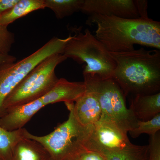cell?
Returning a JSON list of instances; mask_svg holds the SVG:
<instances>
[{"instance_id":"6da1fadb","label":"cell","mask_w":160,"mask_h":160,"mask_svg":"<svg viewBox=\"0 0 160 160\" xmlns=\"http://www.w3.org/2000/svg\"><path fill=\"white\" fill-rule=\"evenodd\" d=\"M86 23L96 25L95 37L109 52L133 51L135 44L160 49V22L149 18L129 19L94 14Z\"/></svg>"},{"instance_id":"7a4b0ae2","label":"cell","mask_w":160,"mask_h":160,"mask_svg":"<svg viewBox=\"0 0 160 160\" xmlns=\"http://www.w3.org/2000/svg\"><path fill=\"white\" fill-rule=\"evenodd\" d=\"M109 53L116 63L112 78L125 96L151 95L160 90V51L143 47Z\"/></svg>"},{"instance_id":"3957f363","label":"cell","mask_w":160,"mask_h":160,"mask_svg":"<svg viewBox=\"0 0 160 160\" xmlns=\"http://www.w3.org/2000/svg\"><path fill=\"white\" fill-rule=\"evenodd\" d=\"M86 91L97 98L101 108L99 120L110 121L127 133L136 127L138 120L127 108L125 95L112 78L103 79L95 75L83 74Z\"/></svg>"},{"instance_id":"277c9868","label":"cell","mask_w":160,"mask_h":160,"mask_svg":"<svg viewBox=\"0 0 160 160\" xmlns=\"http://www.w3.org/2000/svg\"><path fill=\"white\" fill-rule=\"evenodd\" d=\"M70 111L67 120L49 134L43 136L33 135L25 129L24 137L35 140L47 150L53 160H69L85 148L91 126L84 127L74 115L73 102H65Z\"/></svg>"},{"instance_id":"5b68a950","label":"cell","mask_w":160,"mask_h":160,"mask_svg":"<svg viewBox=\"0 0 160 160\" xmlns=\"http://www.w3.org/2000/svg\"><path fill=\"white\" fill-rule=\"evenodd\" d=\"M75 32L65 46L64 55L79 63H85L83 74L112 78L116 63L104 45L88 29L84 33Z\"/></svg>"},{"instance_id":"8992f818","label":"cell","mask_w":160,"mask_h":160,"mask_svg":"<svg viewBox=\"0 0 160 160\" xmlns=\"http://www.w3.org/2000/svg\"><path fill=\"white\" fill-rule=\"evenodd\" d=\"M67 58L63 54H57L40 63L7 96L4 108L31 103L49 92L59 80L55 73L56 67Z\"/></svg>"},{"instance_id":"52a82bcc","label":"cell","mask_w":160,"mask_h":160,"mask_svg":"<svg viewBox=\"0 0 160 160\" xmlns=\"http://www.w3.org/2000/svg\"><path fill=\"white\" fill-rule=\"evenodd\" d=\"M56 52L54 45L47 42L28 57L0 69V111L4 109L7 96L34 68Z\"/></svg>"},{"instance_id":"ba28073f","label":"cell","mask_w":160,"mask_h":160,"mask_svg":"<svg viewBox=\"0 0 160 160\" xmlns=\"http://www.w3.org/2000/svg\"><path fill=\"white\" fill-rule=\"evenodd\" d=\"M129 142L127 133L115 124L99 120L92 126L85 147L102 153L122 149Z\"/></svg>"},{"instance_id":"9c48e42d","label":"cell","mask_w":160,"mask_h":160,"mask_svg":"<svg viewBox=\"0 0 160 160\" xmlns=\"http://www.w3.org/2000/svg\"><path fill=\"white\" fill-rule=\"evenodd\" d=\"M80 11L90 15H113L129 19L140 17L132 0H84Z\"/></svg>"},{"instance_id":"30bf717a","label":"cell","mask_w":160,"mask_h":160,"mask_svg":"<svg viewBox=\"0 0 160 160\" xmlns=\"http://www.w3.org/2000/svg\"><path fill=\"white\" fill-rule=\"evenodd\" d=\"M45 106L41 98L31 103L9 108L0 118V126L12 131L23 128L39 110Z\"/></svg>"},{"instance_id":"8fae6325","label":"cell","mask_w":160,"mask_h":160,"mask_svg":"<svg viewBox=\"0 0 160 160\" xmlns=\"http://www.w3.org/2000/svg\"><path fill=\"white\" fill-rule=\"evenodd\" d=\"M84 81H70L63 78L59 80L52 88L41 98L45 106L64 101H76L85 92Z\"/></svg>"},{"instance_id":"7c38bea8","label":"cell","mask_w":160,"mask_h":160,"mask_svg":"<svg viewBox=\"0 0 160 160\" xmlns=\"http://www.w3.org/2000/svg\"><path fill=\"white\" fill-rule=\"evenodd\" d=\"M75 102L73 108V113L81 125L89 127L99 121L101 108L98 99L93 94L86 91Z\"/></svg>"},{"instance_id":"4fadbf2b","label":"cell","mask_w":160,"mask_h":160,"mask_svg":"<svg viewBox=\"0 0 160 160\" xmlns=\"http://www.w3.org/2000/svg\"><path fill=\"white\" fill-rule=\"evenodd\" d=\"M132 98L129 108L138 120L147 121L160 113V92L136 95Z\"/></svg>"},{"instance_id":"5bb4252c","label":"cell","mask_w":160,"mask_h":160,"mask_svg":"<svg viewBox=\"0 0 160 160\" xmlns=\"http://www.w3.org/2000/svg\"><path fill=\"white\" fill-rule=\"evenodd\" d=\"M44 148L37 141L23 137L16 145L11 160H50Z\"/></svg>"},{"instance_id":"9a60e30c","label":"cell","mask_w":160,"mask_h":160,"mask_svg":"<svg viewBox=\"0 0 160 160\" xmlns=\"http://www.w3.org/2000/svg\"><path fill=\"white\" fill-rule=\"evenodd\" d=\"M45 8L44 0H19L12 8L0 17V25L7 26L17 19Z\"/></svg>"},{"instance_id":"2e32d148","label":"cell","mask_w":160,"mask_h":160,"mask_svg":"<svg viewBox=\"0 0 160 160\" xmlns=\"http://www.w3.org/2000/svg\"><path fill=\"white\" fill-rule=\"evenodd\" d=\"M106 160H148V145H139L129 142L124 148L101 153Z\"/></svg>"},{"instance_id":"e0dca14e","label":"cell","mask_w":160,"mask_h":160,"mask_svg":"<svg viewBox=\"0 0 160 160\" xmlns=\"http://www.w3.org/2000/svg\"><path fill=\"white\" fill-rule=\"evenodd\" d=\"M24 129L9 131L0 126V158L4 160H11L16 145L24 137Z\"/></svg>"},{"instance_id":"ac0fdd59","label":"cell","mask_w":160,"mask_h":160,"mask_svg":"<svg viewBox=\"0 0 160 160\" xmlns=\"http://www.w3.org/2000/svg\"><path fill=\"white\" fill-rule=\"evenodd\" d=\"M45 7L54 12L58 19L71 16L80 11L84 0H44Z\"/></svg>"},{"instance_id":"d6986e66","label":"cell","mask_w":160,"mask_h":160,"mask_svg":"<svg viewBox=\"0 0 160 160\" xmlns=\"http://www.w3.org/2000/svg\"><path fill=\"white\" fill-rule=\"evenodd\" d=\"M160 129V113L147 121L138 120L136 127L129 131L131 136L136 138L143 133L153 135Z\"/></svg>"},{"instance_id":"ffe728a7","label":"cell","mask_w":160,"mask_h":160,"mask_svg":"<svg viewBox=\"0 0 160 160\" xmlns=\"http://www.w3.org/2000/svg\"><path fill=\"white\" fill-rule=\"evenodd\" d=\"M15 42L14 33L8 30L7 26L0 25V53L9 54Z\"/></svg>"},{"instance_id":"44dd1931","label":"cell","mask_w":160,"mask_h":160,"mask_svg":"<svg viewBox=\"0 0 160 160\" xmlns=\"http://www.w3.org/2000/svg\"><path fill=\"white\" fill-rule=\"evenodd\" d=\"M148 160H160V133L158 131L149 139Z\"/></svg>"},{"instance_id":"7402d4cb","label":"cell","mask_w":160,"mask_h":160,"mask_svg":"<svg viewBox=\"0 0 160 160\" xmlns=\"http://www.w3.org/2000/svg\"><path fill=\"white\" fill-rule=\"evenodd\" d=\"M69 160H106L101 153L86 148L78 153Z\"/></svg>"},{"instance_id":"603a6c76","label":"cell","mask_w":160,"mask_h":160,"mask_svg":"<svg viewBox=\"0 0 160 160\" xmlns=\"http://www.w3.org/2000/svg\"><path fill=\"white\" fill-rule=\"evenodd\" d=\"M140 17L148 18L147 9L148 1L145 0H134Z\"/></svg>"},{"instance_id":"cb8c5ba5","label":"cell","mask_w":160,"mask_h":160,"mask_svg":"<svg viewBox=\"0 0 160 160\" xmlns=\"http://www.w3.org/2000/svg\"><path fill=\"white\" fill-rule=\"evenodd\" d=\"M19 0H0V17L8 11Z\"/></svg>"},{"instance_id":"d4e9b609","label":"cell","mask_w":160,"mask_h":160,"mask_svg":"<svg viewBox=\"0 0 160 160\" xmlns=\"http://www.w3.org/2000/svg\"><path fill=\"white\" fill-rule=\"evenodd\" d=\"M16 58L8 54L0 53V69L5 66L15 62Z\"/></svg>"},{"instance_id":"484cf974","label":"cell","mask_w":160,"mask_h":160,"mask_svg":"<svg viewBox=\"0 0 160 160\" xmlns=\"http://www.w3.org/2000/svg\"><path fill=\"white\" fill-rule=\"evenodd\" d=\"M0 160H3V159H2L0 158Z\"/></svg>"},{"instance_id":"4316f807","label":"cell","mask_w":160,"mask_h":160,"mask_svg":"<svg viewBox=\"0 0 160 160\" xmlns=\"http://www.w3.org/2000/svg\"><path fill=\"white\" fill-rule=\"evenodd\" d=\"M53 160L51 158V160Z\"/></svg>"}]
</instances>
